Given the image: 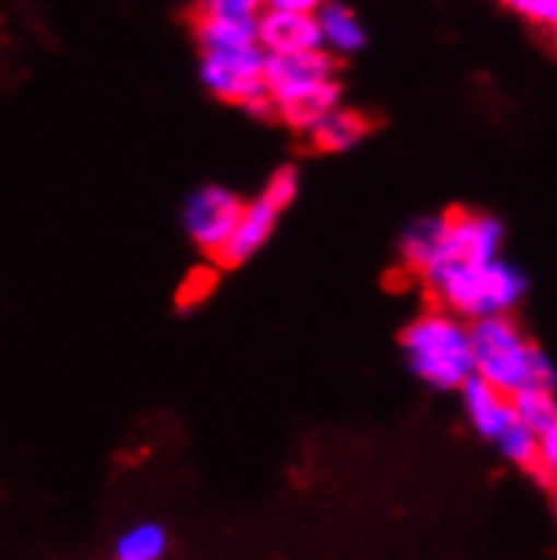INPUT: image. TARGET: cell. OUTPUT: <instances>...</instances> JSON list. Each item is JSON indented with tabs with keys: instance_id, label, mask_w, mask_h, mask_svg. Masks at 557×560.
Masks as SVG:
<instances>
[{
	"instance_id": "1",
	"label": "cell",
	"mask_w": 557,
	"mask_h": 560,
	"mask_svg": "<svg viewBox=\"0 0 557 560\" xmlns=\"http://www.w3.org/2000/svg\"><path fill=\"white\" fill-rule=\"evenodd\" d=\"M500 247L503 223L476 210H446L422 217L403 233V260L422 280L450 267L494 260L500 257Z\"/></svg>"
},
{
	"instance_id": "2",
	"label": "cell",
	"mask_w": 557,
	"mask_h": 560,
	"mask_svg": "<svg viewBox=\"0 0 557 560\" xmlns=\"http://www.w3.org/2000/svg\"><path fill=\"white\" fill-rule=\"evenodd\" d=\"M429 294L440 301L443 311L463 317L466 325L484 322V317H500L517 311V304L527 294V273L507 257L463 264L426 277Z\"/></svg>"
},
{
	"instance_id": "3",
	"label": "cell",
	"mask_w": 557,
	"mask_h": 560,
	"mask_svg": "<svg viewBox=\"0 0 557 560\" xmlns=\"http://www.w3.org/2000/svg\"><path fill=\"white\" fill-rule=\"evenodd\" d=\"M473 375L484 378L503 395H513L527 385H554V365L510 314L484 317L469 325Z\"/></svg>"
},
{
	"instance_id": "4",
	"label": "cell",
	"mask_w": 557,
	"mask_h": 560,
	"mask_svg": "<svg viewBox=\"0 0 557 560\" xmlns=\"http://www.w3.org/2000/svg\"><path fill=\"white\" fill-rule=\"evenodd\" d=\"M403 351L409 372L429 388L456 392L473 375L469 325L443 307H429L413 317L403 331Z\"/></svg>"
},
{
	"instance_id": "5",
	"label": "cell",
	"mask_w": 557,
	"mask_h": 560,
	"mask_svg": "<svg viewBox=\"0 0 557 560\" xmlns=\"http://www.w3.org/2000/svg\"><path fill=\"white\" fill-rule=\"evenodd\" d=\"M200 85L227 105H236L251 115L270 118V98H267V82H264V51L260 48H244V51H204L200 65Z\"/></svg>"
},
{
	"instance_id": "6",
	"label": "cell",
	"mask_w": 557,
	"mask_h": 560,
	"mask_svg": "<svg viewBox=\"0 0 557 560\" xmlns=\"http://www.w3.org/2000/svg\"><path fill=\"white\" fill-rule=\"evenodd\" d=\"M244 203L247 199H241L227 186L210 183L193 189L183 203V230L193 240V247L207 257H217L220 247L227 244V236L233 233V223L241 217Z\"/></svg>"
},
{
	"instance_id": "7",
	"label": "cell",
	"mask_w": 557,
	"mask_h": 560,
	"mask_svg": "<svg viewBox=\"0 0 557 560\" xmlns=\"http://www.w3.org/2000/svg\"><path fill=\"white\" fill-rule=\"evenodd\" d=\"M267 98H270L277 122L288 126L298 136H307L332 108L345 102V89L338 78H325V82H304V85L270 92Z\"/></svg>"
},
{
	"instance_id": "8",
	"label": "cell",
	"mask_w": 557,
	"mask_h": 560,
	"mask_svg": "<svg viewBox=\"0 0 557 560\" xmlns=\"http://www.w3.org/2000/svg\"><path fill=\"white\" fill-rule=\"evenodd\" d=\"M277 220H281V210L270 207L264 196L244 203L241 217L233 223V233L227 236V244L220 247V254L213 257L220 267H241L247 260H254L277 230Z\"/></svg>"
},
{
	"instance_id": "9",
	"label": "cell",
	"mask_w": 557,
	"mask_h": 560,
	"mask_svg": "<svg viewBox=\"0 0 557 560\" xmlns=\"http://www.w3.org/2000/svg\"><path fill=\"white\" fill-rule=\"evenodd\" d=\"M254 24H257V48L264 55H298V51L322 48V34H317L314 14L264 8L254 18Z\"/></svg>"
},
{
	"instance_id": "10",
	"label": "cell",
	"mask_w": 557,
	"mask_h": 560,
	"mask_svg": "<svg viewBox=\"0 0 557 560\" xmlns=\"http://www.w3.org/2000/svg\"><path fill=\"white\" fill-rule=\"evenodd\" d=\"M375 122L362 112V108H351V105H338L332 108L322 122H317L304 139L311 142L314 152H325V155H345L351 149L362 145L372 136Z\"/></svg>"
},
{
	"instance_id": "11",
	"label": "cell",
	"mask_w": 557,
	"mask_h": 560,
	"mask_svg": "<svg viewBox=\"0 0 557 560\" xmlns=\"http://www.w3.org/2000/svg\"><path fill=\"white\" fill-rule=\"evenodd\" d=\"M317 21V34H322V48L341 61V58H355L362 55L369 45V27L365 21L355 14V8L341 4V0H325V8L314 14Z\"/></svg>"
},
{
	"instance_id": "12",
	"label": "cell",
	"mask_w": 557,
	"mask_h": 560,
	"mask_svg": "<svg viewBox=\"0 0 557 560\" xmlns=\"http://www.w3.org/2000/svg\"><path fill=\"white\" fill-rule=\"evenodd\" d=\"M325 78H338V61L325 48L298 51V55H264L267 95L304 82H325Z\"/></svg>"
},
{
	"instance_id": "13",
	"label": "cell",
	"mask_w": 557,
	"mask_h": 560,
	"mask_svg": "<svg viewBox=\"0 0 557 560\" xmlns=\"http://www.w3.org/2000/svg\"><path fill=\"white\" fill-rule=\"evenodd\" d=\"M456 392L463 395V409H466L469 425H473L476 432H480L484 439H497V435L517 419L513 409H510V395L497 392V388L487 385L484 378L469 375Z\"/></svg>"
},
{
	"instance_id": "14",
	"label": "cell",
	"mask_w": 557,
	"mask_h": 560,
	"mask_svg": "<svg viewBox=\"0 0 557 560\" xmlns=\"http://www.w3.org/2000/svg\"><path fill=\"white\" fill-rule=\"evenodd\" d=\"M193 37H196L200 55L204 51H244V48H257V24H254V18L196 14Z\"/></svg>"
},
{
	"instance_id": "15",
	"label": "cell",
	"mask_w": 557,
	"mask_h": 560,
	"mask_svg": "<svg viewBox=\"0 0 557 560\" xmlns=\"http://www.w3.org/2000/svg\"><path fill=\"white\" fill-rule=\"evenodd\" d=\"M170 553V530L159 520H139L112 544V560H163Z\"/></svg>"
},
{
	"instance_id": "16",
	"label": "cell",
	"mask_w": 557,
	"mask_h": 560,
	"mask_svg": "<svg viewBox=\"0 0 557 560\" xmlns=\"http://www.w3.org/2000/svg\"><path fill=\"white\" fill-rule=\"evenodd\" d=\"M510 409L517 416V422H524L534 435L557 425V398H554V385H527L521 392L510 395Z\"/></svg>"
},
{
	"instance_id": "17",
	"label": "cell",
	"mask_w": 557,
	"mask_h": 560,
	"mask_svg": "<svg viewBox=\"0 0 557 560\" xmlns=\"http://www.w3.org/2000/svg\"><path fill=\"white\" fill-rule=\"evenodd\" d=\"M494 443L500 446V453H503V459H510V463H517V466H524V469H531L534 466V459H537V435L524 425V422H510Z\"/></svg>"
},
{
	"instance_id": "18",
	"label": "cell",
	"mask_w": 557,
	"mask_h": 560,
	"mask_svg": "<svg viewBox=\"0 0 557 560\" xmlns=\"http://www.w3.org/2000/svg\"><path fill=\"white\" fill-rule=\"evenodd\" d=\"M298 192H301V173L294 166H281V170H274V176L267 179L260 196L267 199L270 207H277V210L285 213L298 199Z\"/></svg>"
},
{
	"instance_id": "19",
	"label": "cell",
	"mask_w": 557,
	"mask_h": 560,
	"mask_svg": "<svg viewBox=\"0 0 557 560\" xmlns=\"http://www.w3.org/2000/svg\"><path fill=\"white\" fill-rule=\"evenodd\" d=\"M503 8L541 31L557 27V0H503Z\"/></svg>"
},
{
	"instance_id": "20",
	"label": "cell",
	"mask_w": 557,
	"mask_h": 560,
	"mask_svg": "<svg viewBox=\"0 0 557 560\" xmlns=\"http://www.w3.org/2000/svg\"><path fill=\"white\" fill-rule=\"evenodd\" d=\"M264 11V0H196V14L217 18H257Z\"/></svg>"
},
{
	"instance_id": "21",
	"label": "cell",
	"mask_w": 557,
	"mask_h": 560,
	"mask_svg": "<svg viewBox=\"0 0 557 560\" xmlns=\"http://www.w3.org/2000/svg\"><path fill=\"white\" fill-rule=\"evenodd\" d=\"M270 11H294V14H317L325 8V0H264Z\"/></svg>"
}]
</instances>
